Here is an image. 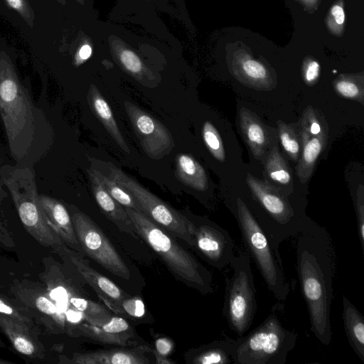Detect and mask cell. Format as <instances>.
<instances>
[{
	"label": "cell",
	"mask_w": 364,
	"mask_h": 364,
	"mask_svg": "<svg viewBox=\"0 0 364 364\" xmlns=\"http://www.w3.org/2000/svg\"><path fill=\"white\" fill-rule=\"evenodd\" d=\"M232 74L242 84L257 90L269 91L276 86V80L260 62L243 58L232 64Z\"/></svg>",
	"instance_id": "19"
},
{
	"label": "cell",
	"mask_w": 364,
	"mask_h": 364,
	"mask_svg": "<svg viewBox=\"0 0 364 364\" xmlns=\"http://www.w3.org/2000/svg\"><path fill=\"white\" fill-rule=\"evenodd\" d=\"M279 306L278 310L274 308L250 333L235 340L234 364L286 363L288 353L296 346L298 334L282 325Z\"/></svg>",
	"instance_id": "4"
},
{
	"label": "cell",
	"mask_w": 364,
	"mask_h": 364,
	"mask_svg": "<svg viewBox=\"0 0 364 364\" xmlns=\"http://www.w3.org/2000/svg\"><path fill=\"white\" fill-rule=\"evenodd\" d=\"M35 304L40 311L55 318L58 317L56 306L47 297L43 296L37 297Z\"/></svg>",
	"instance_id": "36"
},
{
	"label": "cell",
	"mask_w": 364,
	"mask_h": 364,
	"mask_svg": "<svg viewBox=\"0 0 364 364\" xmlns=\"http://www.w3.org/2000/svg\"><path fill=\"white\" fill-rule=\"evenodd\" d=\"M31 26L33 25L34 14L27 0H5Z\"/></svg>",
	"instance_id": "34"
},
{
	"label": "cell",
	"mask_w": 364,
	"mask_h": 364,
	"mask_svg": "<svg viewBox=\"0 0 364 364\" xmlns=\"http://www.w3.org/2000/svg\"><path fill=\"white\" fill-rule=\"evenodd\" d=\"M58 252L70 259L74 267L107 306L110 307L113 304L128 296L114 282L92 269L79 255L64 245Z\"/></svg>",
	"instance_id": "13"
},
{
	"label": "cell",
	"mask_w": 364,
	"mask_h": 364,
	"mask_svg": "<svg viewBox=\"0 0 364 364\" xmlns=\"http://www.w3.org/2000/svg\"><path fill=\"white\" fill-rule=\"evenodd\" d=\"M204 143L212 156L220 162L225 160V151L220 135L215 127L205 121L202 128Z\"/></svg>",
	"instance_id": "31"
},
{
	"label": "cell",
	"mask_w": 364,
	"mask_h": 364,
	"mask_svg": "<svg viewBox=\"0 0 364 364\" xmlns=\"http://www.w3.org/2000/svg\"><path fill=\"white\" fill-rule=\"evenodd\" d=\"M297 126L311 136H319L328 132L323 116L311 106L304 109Z\"/></svg>",
	"instance_id": "30"
},
{
	"label": "cell",
	"mask_w": 364,
	"mask_h": 364,
	"mask_svg": "<svg viewBox=\"0 0 364 364\" xmlns=\"http://www.w3.org/2000/svg\"><path fill=\"white\" fill-rule=\"evenodd\" d=\"M104 188L108 193L124 208H128L141 213L140 205L136 200L124 188L116 181L102 173L92 169Z\"/></svg>",
	"instance_id": "29"
},
{
	"label": "cell",
	"mask_w": 364,
	"mask_h": 364,
	"mask_svg": "<svg viewBox=\"0 0 364 364\" xmlns=\"http://www.w3.org/2000/svg\"><path fill=\"white\" fill-rule=\"evenodd\" d=\"M39 202L51 229L70 245L78 247L71 218L63 205L48 196H39Z\"/></svg>",
	"instance_id": "21"
},
{
	"label": "cell",
	"mask_w": 364,
	"mask_h": 364,
	"mask_svg": "<svg viewBox=\"0 0 364 364\" xmlns=\"http://www.w3.org/2000/svg\"><path fill=\"white\" fill-rule=\"evenodd\" d=\"M234 214L247 255L252 259L269 291L281 302L289 293L290 286L285 277L279 252L272 239L242 198L235 201Z\"/></svg>",
	"instance_id": "2"
},
{
	"label": "cell",
	"mask_w": 364,
	"mask_h": 364,
	"mask_svg": "<svg viewBox=\"0 0 364 364\" xmlns=\"http://www.w3.org/2000/svg\"><path fill=\"white\" fill-rule=\"evenodd\" d=\"M91 188L95 200L109 220L121 230L138 238L134 226L125 210L106 191L92 168L87 170Z\"/></svg>",
	"instance_id": "16"
},
{
	"label": "cell",
	"mask_w": 364,
	"mask_h": 364,
	"mask_svg": "<svg viewBox=\"0 0 364 364\" xmlns=\"http://www.w3.org/2000/svg\"><path fill=\"white\" fill-rule=\"evenodd\" d=\"M109 177L124 188L140 205L141 213L176 237L195 246V224L113 164Z\"/></svg>",
	"instance_id": "7"
},
{
	"label": "cell",
	"mask_w": 364,
	"mask_h": 364,
	"mask_svg": "<svg viewBox=\"0 0 364 364\" xmlns=\"http://www.w3.org/2000/svg\"><path fill=\"white\" fill-rule=\"evenodd\" d=\"M71 220L78 242L87 255L114 275L129 279L128 267L101 229L79 210L72 214Z\"/></svg>",
	"instance_id": "9"
},
{
	"label": "cell",
	"mask_w": 364,
	"mask_h": 364,
	"mask_svg": "<svg viewBox=\"0 0 364 364\" xmlns=\"http://www.w3.org/2000/svg\"><path fill=\"white\" fill-rule=\"evenodd\" d=\"M173 342L165 337H161L155 341V350L154 352L162 356H167L173 350Z\"/></svg>",
	"instance_id": "38"
},
{
	"label": "cell",
	"mask_w": 364,
	"mask_h": 364,
	"mask_svg": "<svg viewBox=\"0 0 364 364\" xmlns=\"http://www.w3.org/2000/svg\"><path fill=\"white\" fill-rule=\"evenodd\" d=\"M194 224V247L217 269L229 264L235 255L234 242L228 232L210 221Z\"/></svg>",
	"instance_id": "11"
},
{
	"label": "cell",
	"mask_w": 364,
	"mask_h": 364,
	"mask_svg": "<svg viewBox=\"0 0 364 364\" xmlns=\"http://www.w3.org/2000/svg\"><path fill=\"white\" fill-rule=\"evenodd\" d=\"M30 327L14 318L0 314V328L14 348L23 355L42 358L43 346L32 334Z\"/></svg>",
	"instance_id": "18"
},
{
	"label": "cell",
	"mask_w": 364,
	"mask_h": 364,
	"mask_svg": "<svg viewBox=\"0 0 364 364\" xmlns=\"http://www.w3.org/2000/svg\"><path fill=\"white\" fill-rule=\"evenodd\" d=\"M281 145L288 156L294 162L299 161L301 142L297 127L279 119L277 122Z\"/></svg>",
	"instance_id": "28"
},
{
	"label": "cell",
	"mask_w": 364,
	"mask_h": 364,
	"mask_svg": "<svg viewBox=\"0 0 364 364\" xmlns=\"http://www.w3.org/2000/svg\"><path fill=\"white\" fill-rule=\"evenodd\" d=\"M0 314L14 318L19 321L31 326V321L25 315L21 314L17 309L10 306L6 301L0 299Z\"/></svg>",
	"instance_id": "37"
},
{
	"label": "cell",
	"mask_w": 364,
	"mask_h": 364,
	"mask_svg": "<svg viewBox=\"0 0 364 364\" xmlns=\"http://www.w3.org/2000/svg\"><path fill=\"white\" fill-rule=\"evenodd\" d=\"M12 362L0 358V364H11Z\"/></svg>",
	"instance_id": "42"
},
{
	"label": "cell",
	"mask_w": 364,
	"mask_h": 364,
	"mask_svg": "<svg viewBox=\"0 0 364 364\" xmlns=\"http://www.w3.org/2000/svg\"><path fill=\"white\" fill-rule=\"evenodd\" d=\"M151 351L153 352V354L154 355L156 359V363L159 364H171L174 362L168 359L166 356H162L161 355H159L156 352H154L152 349Z\"/></svg>",
	"instance_id": "41"
},
{
	"label": "cell",
	"mask_w": 364,
	"mask_h": 364,
	"mask_svg": "<svg viewBox=\"0 0 364 364\" xmlns=\"http://www.w3.org/2000/svg\"><path fill=\"white\" fill-rule=\"evenodd\" d=\"M184 0H116L110 13L113 21H122L129 17H157L156 12L169 14L181 20L188 28V16Z\"/></svg>",
	"instance_id": "12"
},
{
	"label": "cell",
	"mask_w": 364,
	"mask_h": 364,
	"mask_svg": "<svg viewBox=\"0 0 364 364\" xmlns=\"http://www.w3.org/2000/svg\"><path fill=\"white\" fill-rule=\"evenodd\" d=\"M235 340L225 338L205 345L192 353L191 363L194 364H231Z\"/></svg>",
	"instance_id": "25"
},
{
	"label": "cell",
	"mask_w": 364,
	"mask_h": 364,
	"mask_svg": "<svg viewBox=\"0 0 364 364\" xmlns=\"http://www.w3.org/2000/svg\"><path fill=\"white\" fill-rule=\"evenodd\" d=\"M342 303L346 337L354 353L364 363V318L346 296H343Z\"/></svg>",
	"instance_id": "24"
},
{
	"label": "cell",
	"mask_w": 364,
	"mask_h": 364,
	"mask_svg": "<svg viewBox=\"0 0 364 364\" xmlns=\"http://www.w3.org/2000/svg\"><path fill=\"white\" fill-rule=\"evenodd\" d=\"M303 79L306 85H315L320 75V65L316 60H308L303 66Z\"/></svg>",
	"instance_id": "35"
},
{
	"label": "cell",
	"mask_w": 364,
	"mask_h": 364,
	"mask_svg": "<svg viewBox=\"0 0 364 364\" xmlns=\"http://www.w3.org/2000/svg\"><path fill=\"white\" fill-rule=\"evenodd\" d=\"M79 329L85 336L103 343L124 346L134 343V331L122 317L112 315L97 324L83 323Z\"/></svg>",
	"instance_id": "15"
},
{
	"label": "cell",
	"mask_w": 364,
	"mask_h": 364,
	"mask_svg": "<svg viewBox=\"0 0 364 364\" xmlns=\"http://www.w3.org/2000/svg\"><path fill=\"white\" fill-rule=\"evenodd\" d=\"M151 349L136 347L132 349L114 348L75 353L72 358L60 357V363L77 364H148L149 360L144 351Z\"/></svg>",
	"instance_id": "14"
},
{
	"label": "cell",
	"mask_w": 364,
	"mask_h": 364,
	"mask_svg": "<svg viewBox=\"0 0 364 364\" xmlns=\"http://www.w3.org/2000/svg\"><path fill=\"white\" fill-rule=\"evenodd\" d=\"M0 110L10 144L29 132L31 110L18 83L12 64L6 57H0Z\"/></svg>",
	"instance_id": "8"
},
{
	"label": "cell",
	"mask_w": 364,
	"mask_h": 364,
	"mask_svg": "<svg viewBox=\"0 0 364 364\" xmlns=\"http://www.w3.org/2000/svg\"><path fill=\"white\" fill-rule=\"evenodd\" d=\"M338 95L356 101L364 105V82L363 75H341L333 81Z\"/></svg>",
	"instance_id": "27"
},
{
	"label": "cell",
	"mask_w": 364,
	"mask_h": 364,
	"mask_svg": "<svg viewBox=\"0 0 364 364\" xmlns=\"http://www.w3.org/2000/svg\"><path fill=\"white\" fill-rule=\"evenodd\" d=\"M87 102L93 114L101 122L117 145L126 153H129L130 149L119 129L109 104L94 84L90 85Z\"/></svg>",
	"instance_id": "23"
},
{
	"label": "cell",
	"mask_w": 364,
	"mask_h": 364,
	"mask_svg": "<svg viewBox=\"0 0 364 364\" xmlns=\"http://www.w3.org/2000/svg\"><path fill=\"white\" fill-rule=\"evenodd\" d=\"M296 236V271L310 328L318 341L328 346L333 336L331 306L337 263L335 246L328 232L311 221Z\"/></svg>",
	"instance_id": "1"
},
{
	"label": "cell",
	"mask_w": 364,
	"mask_h": 364,
	"mask_svg": "<svg viewBox=\"0 0 364 364\" xmlns=\"http://www.w3.org/2000/svg\"><path fill=\"white\" fill-rule=\"evenodd\" d=\"M124 208L138 236L162 258L177 277L203 293L213 291L211 274L180 246L166 229L144 213Z\"/></svg>",
	"instance_id": "3"
},
{
	"label": "cell",
	"mask_w": 364,
	"mask_h": 364,
	"mask_svg": "<svg viewBox=\"0 0 364 364\" xmlns=\"http://www.w3.org/2000/svg\"><path fill=\"white\" fill-rule=\"evenodd\" d=\"M4 181L27 232L42 245L58 251L64 244L47 223L31 173L16 170Z\"/></svg>",
	"instance_id": "6"
},
{
	"label": "cell",
	"mask_w": 364,
	"mask_h": 364,
	"mask_svg": "<svg viewBox=\"0 0 364 364\" xmlns=\"http://www.w3.org/2000/svg\"><path fill=\"white\" fill-rule=\"evenodd\" d=\"M232 274L226 279L223 316L228 325L241 337L250 328L257 311L256 289L247 253H241L229 264Z\"/></svg>",
	"instance_id": "5"
},
{
	"label": "cell",
	"mask_w": 364,
	"mask_h": 364,
	"mask_svg": "<svg viewBox=\"0 0 364 364\" xmlns=\"http://www.w3.org/2000/svg\"><path fill=\"white\" fill-rule=\"evenodd\" d=\"M264 181L289 198L293 193V177L289 164L274 146L264 163Z\"/></svg>",
	"instance_id": "22"
},
{
	"label": "cell",
	"mask_w": 364,
	"mask_h": 364,
	"mask_svg": "<svg viewBox=\"0 0 364 364\" xmlns=\"http://www.w3.org/2000/svg\"><path fill=\"white\" fill-rule=\"evenodd\" d=\"M239 125L242 138L253 156L262 160L270 144L266 127L257 114L245 107L239 111Z\"/></svg>",
	"instance_id": "17"
},
{
	"label": "cell",
	"mask_w": 364,
	"mask_h": 364,
	"mask_svg": "<svg viewBox=\"0 0 364 364\" xmlns=\"http://www.w3.org/2000/svg\"><path fill=\"white\" fill-rule=\"evenodd\" d=\"M176 175L186 186L203 191L208 188V176L203 167L191 155L177 154Z\"/></svg>",
	"instance_id": "26"
},
{
	"label": "cell",
	"mask_w": 364,
	"mask_h": 364,
	"mask_svg": "<svg viewBox=\"0 0 364 364\" xmlns=\"http://www.w3.org/2000/svg\"><path fill=\"white\" fill-rule=\"evenodd\" d=\"M331 22L336 27H342L345 21V13L341 5L336 4L331 9Z\"/></svg>",
	"instance_id": "39"
},
{
	"label": "cell",
	"mask_w": 364,
	"mask_h": 364,
	"mask_svg": "<svg viewBox=\"0 0 364 364\" xmlns=\"http://www.w3.org/2000/svg\"><path fill=\"white\" fill-rule=\"evenodd\" d=\"M301 142V154L296 165V176L301 183L311 177L318 159L325 149L328 134L311 136L297 126Z\"/></svg>",
	"instance_id": "20"
},
{
	"label": "cell",
	"mask_w": 364,
	"mask_h": 364,
	"mask_svg": "<svg viewBox=\"0 0 364 364\" xmlns=\"http://www.w3.org/2000/svg\"><path fill=\"white\" fill-rule=\"evenodd\" d=\"M75 2L85 10L88 11H94V0H75Z\"/></svg>",
	"instance_id": "40"
},
{
	"label": "cell",
	"mask_w": 364,
	"mask_h": 364,
	"mask_svg": "<svg viewBox=\"0 0 364 364\" xmlns=\"http://www.w3.org/2000/svg\"><path fill=\"white\" fill-rule=\"evenodd\" d=\"M355 205L358 236L364 254V188L363 185L358 188Z\"/></svg>",
	"instance_id": "33"
},
{
	"label": "cell",
	"mask_w": 364,
	"mask_h": 364,
	"mask_svg": "<svg viewBox=\"0 0 364 364\" xmlns=\"http://www.w3.org/2000/svg\"><path fill=\"white\" fill-rule=\"evenodd\" d=\"M124 108L141 148L153 159H160L174 147L168 129L136 105L124 102Z\"/></svg>",
	"instance_id": "10"
},
{
	"label": "cell",
	"mask_w": 364,
	"mask_h": 364,
	"mask_svg": "<svg viewBox=\"0 0 364 364\" xmlns=\"http://www.w3.org/2000/svg\"><path fill=\"white\" fill-rule=\"evenodd\" d=\"M109 308L115 313L136 318L143 317L145 314V305L143 300L139 296L129 297L128 296L113 304Z\"/></svg>",
	"instance_id": "32"
},
{
	"label": "cell",
	"mask_w": 364,
	"mask_h": 364,
	"mask_svg": "<svg viewBox=\"0 0 364 364\" xmlns=\"http://www.w3.org/2000/svg\"><path fill=\"white\" fill-rule=\"evenodd\" d=\"M56 1L63 6H65L67 4V0H56Z\"/></svg>",
	"instance_id": "43"
}]
</instances>
